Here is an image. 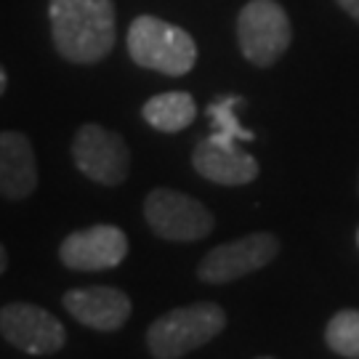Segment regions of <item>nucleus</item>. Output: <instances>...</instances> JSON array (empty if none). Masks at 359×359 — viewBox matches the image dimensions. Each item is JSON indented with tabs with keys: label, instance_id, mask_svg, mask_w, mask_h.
<instances>
[{
	"label": "nucleus",
	"instance_id": "obj_21",
	"mask_svg": "<svg viewBox=\"0 0 359 359\" xmlns=\"http://www.w3.org/2000/svg\"><path fill=\"white\" fill-rule=\"evenodd\" d=\"M261 359H271V357H261Z\"/></svg>",
	"mask_w": 359,
	"mask_h": 359
},
{
	"label": "nucleus",
	"instance_id": "obj_20",
	"mask_svg": "<svg viewBox=\"0 0 359 359\" xmlns=\"http://www.w3.org/2000/svg\"><path fill=\"white\" fill-rule=\"evenodd\" d=\"M357 245H359V229H357Z\"/></svg>",
	"mask_w": 359,
	"mask_h": 359
},
{
	"label": "nucleus",
	"instance_id": "obj_7",
	"mask_svg": "<svg viewBox=\"0 0 359 359\" xmlns=\"http://www.w3.org/2000/svg\"><path fill=\"white\" fill-rule=\"evenodd\" d=\"M72 160L83 176H88L96 184L104 187H117L128 176L130 152L126 142L115 130L88 123L75 133L72 142Z\"/></svg>",
	"mask_w": 359,
	"mask_h": 359
},
{
	"label": "nucleus",
	"instance_id": "obj_17",
	"mask_svg": "<svg viewBox=\"0 0 359 359\" xmlns=\"http://www.w3.org/2000/svg\"><path fill=\"white\" fill-rule=\"evenodd\" d=\"M6 266H8V256H6V248L0 245V274L6 271Z\"/></svg>",
	"mask_w": 359,
	"mask_h": 359
},
{
	"label": "nucleus",
	"instance_id": "obj_9",
	"mask_svg": "<svg viewBox=\"0 0 359 359\" xmlns=\"http://www.w3.org/2000/svg\"><path fill=\"white\" fill-rule=\"evenodd\" d=\"M192 165L203 179L221 187H243L256 181L258 176L256 157L245 152L237 139H229L216 130L194 147Z\"/></svg>",
	"mask_w": 359,
	"mask_h": 359
},
{
	"label": "nucleus",
	"instance_id": "obj_1",
	"mask_svg": "<svg viewBox=\"0 0 359 359\" xmlns=\"http://www.w3.org/2000/svg\"><path fill=\"white\" fill-rule=\"evenodd\" d=\"M53 46L72 65H96L115 48L117 25L112 0H51Z\"/></svg>",
	"mask_w": 359,
	"mask_h": 359
},
{
	"label": "nucleus",
	"instance_id": "obj_14",
	"mask_svg": "<svg viewBox=\"0 0 359 359\" xmlns=\"http://www.w3.org/2000/svg\"><path fill=\"white\" fill-rule=\"evenodd\" d=\"M325 341L335 354L346 359H359V311L344 309L325 327Z\"/></svg>",
	"mask_w": 359,
	"mask_h": 359
},
{
	"label": "nucleus",
	"instance_id": "obj_3",
	"mask_svg": "<svg viewBox=\"0 0 359 359\" xmlns=\"http://www.w3.org/2000/svg\"><path fill=\"white\" fill-rule=\"evenodd\" d=\"M226 327V314L218 304H189L168 311L149 325L147 346L154 359H179L205 346Z\"/></svg>",
	"mask_w": 359,
	"mask_h": 359
},
{
	"label": "nucleus",
	"instance_id": "obj_12",
	"mask_svg": "<svg viewBox=\"0 0 359 359\" xmlns=\"http://www.w3.org/2000/svg\"><path fill=\"white\" fill-rule=\"evenodd\" d=\"M38 187V163L32 144L19 130L0 133V194L8 200H25Z\"/></svg>",
	"mask_w": 359,
	"mask_h": 359
},
{
	"label": "nucleus",
	"instance_id": "obj_15",
	"mask_svg": "<svg viewBox=\"0 0 359 359\" xmlns=\"http://www.w3.org/2000/svg\"><path fill=\"white\" fill-rule=\"evenodd\" d=\"M243 96H221L208 104V120L213 123L216 133H224L237 142H253V133L237 120V109L243 107Z\"/></svg>",
	"mask_w": 359,
	"mask_h": 359
},
{
	"label": "nucleus",
	"instance_id": "obj_10",
	"mask_svg": "<svg viewBox=\"0 0 359 359\" xmlns=\"http://www.w3.org/2000/svg\"><path fill=\"white\" fill-rule=\"evenodd\" d=\"M59 256L65 266L75 271L112 269L128 256V237L112 224L88 226V229L72 231L59 248Z\"/></svg>",
	"mask_w": 359,
	"mask_h": 359
},
{
	"label": "nucleus",
	"instance_id": "obj_11",
	"mask_svg": "<svg viewBox=\"0 0 359 359\" xmlns=\"http://www.w3.org/2000/svg\"><path fill=\"white\" fill-rule=\"evenodd\" d=\"M65 309L77 322L93 330L112 333L123 327L130 317V298L117 287L96 285V287H77L65 295Z\"/></svg>",
	"mask_w": 359,
	"mask_h": 359
},
{
	"label": "nucleus",
	"instance_id": "obj_8",
	"mask_svg": "<svg viewBox=\"0 0 359 359\" xmlns=\"http://www.w3.org/2000/svg\"><path fill=\"white\" fill-rule=\"evenodd\" d=\"M0 333L27 354H56L65 346V325L51 311L32 304H8L0 311Z\"/></svg>",
	"mask_w": 359,
	"mask_h": 359
},
{
	"label": "nucleus",
	"instance_id": "obj_19",
	"mask_svg": "<svg viewBox=\"0 0 359 359\" xmlns=\"http://www.w3.org/2000/svg\"><path fill=\"white\" fill-rule=\"evenodd\" d=\"M357 194H359V176H357Z\"/></svg>",
	"mask_w": 359,
	"mask_h": 359
},
{
	"label": "nucleus",
	"instance_id": "obj_18",
	"mask_svg": "<svg viewBox=\"0 0 359 359\" xmlns=\"http://www.w3.org/2000/svg\"><path fill=\"white\" fill-rule=\"evenodd\" d=\"M6 86H8V77H6V69L0 67V96H3V90H6Z\"/></svg>",
	"mask_w": 359,
	"mask_h": 359
},
{
	"label": "nucleus",
	"instance_id": "obj_5",
	"mask_svg": "<svg viewBox=\"0 0 359 359\" xmlns=\"http://www.w3.org/2000/svg\"><path fill=\"white\" fill-rule=\"evenodd\" d=\"M144 216L149 229L170 243H197L213 231V213L200 200L176 189H154L147 194Z\"/></svg>",
	"mask_w": 359,
	"mask_h": 359
},
{
	"label": "nucleus",
	"instance_id": "obj_6",
	"mask_svg": "<svg viewBox=\"0 0 359 359\" xmlns=\"http://www.w3.org/2000/svg\"><path fill=\"white\" fill-rule=\"evenodd\" d=\"M280 253V240L269 231L245 234L240 240H231L213 248L197 266V277L203 283L224 285L231 280H240L250 271L264 269Z\"/></svg>",
	"mask_w": 359,
	"mask_h": 359
},
{
	"label": "nucleus",
	"instance_id": "obj_13",
	"mask_svg": "<svg viewBox=\"0 0 359 359\" xmlns=\"http://www.w3.org/2000/svg\"><path fill=\"white\" fill-rule=\"evenodd\" d=\"M142 115L154 130L179 133V130L189 128L194 123L197 104L184 90H168V93H157V96H152L149 102L144 104Z\"/></svg>",
	"mask_w": 359,
	"mask_h": 359
},
{
	"label": "nucleus",
	"instance_id": "obj_2",
	"mask_svg": "<svg viewBox=\"0 0 359 359\" xmlns=\"http://www.w3.org/2000/svg\"><path fill=\"white\" fill-rule=\"evenodd\" d=\"M130 59L144 69H154L170 77L192 72L197 62V43L181 27L157 16H139L128 29Z\"/></svg>",
	"mask_w": 359,
	"mask_h": 359
},
{
	"label": "nucleus",
	"instance_id": "obj_4",
	"mask_svg": "<svg viewBox=\"0 0 359 359\" xmlns=\"http://www.w3.org/2000/svg\"><path fill=\"white\" fill-rule=\"evenodd\" d=\"M237 43L256 67H271L293 43L287 11L277 0H250L237 16Z\"/></svg>",
	"mask_w": 359,
	"mask_h": 359
},
{
	"label": "nucleus",
	"instance_id": "obj_16",
	"mask_svg": "<svg viewBox=\"0 0 359 359\" xmlns=\"http://www.w3.org/2000/svg\"><path fill=\"white\" fill-rule=\"evenodd\" d=\"M341 6V11H346L354 22H359V0H335Z\"/></svg>",
	"mask_w": 359,
	"mask_h": 359
}]
</instances>
